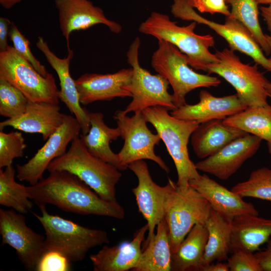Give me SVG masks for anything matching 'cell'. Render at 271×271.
Instances as JSON below:
<instances>
[{
    "label": "cell",
    "instance_id": "6da1fadb",
    "mask_svg": "<svg viewBox=\"0 0 271 271\" xmlns=\"http://www.w3.org/2000/svg\"><path fill=\"white\" fill-rule=\"evenodd\" d=\"M76 175L54 171L34 185L27 186L29 198L38 205L51 204L66 212L122 219L123 207L101 198Z\"/></svg>",
    "mask_w": 271,
    "mask_h": 271
},
{
    "label": "cell",
    "instance_id": "7a4b0ae2",
    "mask_svg": "<svg viewBox=\"0 0 271 271\" xmlns=\"http://www.w3.org/2000/svg\"><path fill=\"white\" fill-rule=\"evenodd\" d=\"M38 206L41 215L34 212L33 214L45 231L44 253L57 252L70 262H78L82 260L92 248L109 243L105 231L86 227L59 216L50 214L45 205Z\"/></svg>",
    "mask_w": 271,
    "mask_h": 271
},
{
    "label": "cell",
    "instance_id": "3957f363",
    "mask_svg": "<svg viewBox=\"0 0 271 271\" xmlns=\"http://www.w3.org/2000/svg\"><path fill=\"white\" fill-rule=\"evenodd\" d=\"M49 172L66 171L87 184L101 198L117 202L116 186L122 174L114 166L91 155L83 144L79 136L71 143L67 151L49 165Z\"/></svg>",
    "mask_w": 271,
    "mask_h": 271
},
{
    "label": "cell",
    "instance_id": "277c9868",
    "mask_svg": "<svg viewBox=\"0 0 271 271\" xmlns=\"http://www.w3.org/2000/svg\"><path fill=\"white\" fill-rule=\"evenodd\" d=\"M168 111L162 106H154L142 112L147 121L156 130L173 160L178 175L176 184L187 186L190 180L200 176L189 157L188 149L189 139L199 123L177 118Z\"/></svg>",
    "mask_w": 271,
    "mask_h": 271
},
{
    "label": "cell",
    "instance_id": "5b68a950",
    "mask_svg": "<svg viewBox=\"0 0 271 271\" xmlns=\"http://www.w3.org/2000/svg\"><path fill=\"white\" fill-rule=\"evenodd\" d=\"M196 24L193 21L187 26H180L168 15L153 12L140 25L139 31L171 43L187 56L189 66L198 70L201 65L217 62L218 58L209 51L215 44L213 37L195 33Z\"/></svg>",
    "mask_w": 271,
    "mask_h": 271
},
{
    "label": "cell",
    "instance_id": "8992f818",
    "mask_svg": "<svg viewBox=\"0 0 271 271\" xmlns=\"http://www.w3.org/2000/svg\"><path fill=\"white\" fill-rule=\"evenodd\" d=\"M165 186V218L173 253L195 225H205L212 208L207 200L190 185L180 186L169 179Z\"/></svg>",
    "mask_w": 271,
    "mask_h": 271
},
{
    "label": "cell",
    "instance_id": "52a82bcc",
    "mask_svg": "<svg viewBox=\"0 0 271 271\" xmlns=\"http://www.w3.org/2000/svg\"><path fill=\"white\" fill-rule=\"evenodd\" d=\"M218 61L201 65L198 70L215 73L223 78L235 89L241 102L248 106H266L270 95L269 81L259 71L257 64L242 63L234 51L225 48L215 53Z\"/></svg>",
    "mask_w": 271,
    "mask_h": 271
},
{
    "label": "cell",
    "instance_id": "ba28073f",
    "mask_svg": "<svg viewBox=\"0 0 271 271\" xmlns=\"http://www.w3.org/2000/svg\"><path fill=\"white\" fill-rule=\"evenodd\" d=\"M151 65L171 85L174 103L177 108L186 104L185 96L200 87H217L221 83L217 77L198 73L190 68L188 57L171 43L159 39Z\"/></svg>",
    "mask_w": 271,
    "mask_h": 271
},
{
    "label": "cell",
    "instance_id": "9c48e42d",
    "mask_svg": "<svg viewBox=\"0 0 271 271\" xmlns=\"http://www.w3.org/2000/svg\"><path fill=\"white\" fill-rule=\"evenodd\" d=\"M0 78L18 88L30 101L59 103L53 75L42 76L13 46L0 51Z\"/></svg>",
    "mask_w": 271,
    "mask_h": 271
},
{
    "label": "cell",
    "instance_id": "30bf717a",
    "mask_svg": "<svg viewBox=\"0 0 271 271\" xmlns=\"http://www.w3.org/2000/svg\"><path fill=\"white\" fill-rule=\"evenodd\" d=\"M141 41L137 37L127 51V62L133 69L130 83L127 87L132 99L122 110L124 114L143 111L154 106H162L170 111L177 109L172 94L168 92V81L161 75H153L141 67L139 62Z\"/></svg>",
    "mask_w": 271,
    "mask_h": 271
},
{
    "label": "cell",
    "instance_id": "8fae6325",
    "mask_svg": "<svg viewBox=\"0 0 271 271\" xmlns=\"http://www.w3.org/2000/svg\"><path fill=\"white\" fill-rule=\"evenodd\" d=\"M134 113L130 117L119 110L113 115L120 130V137L124 140V145L117 153L120 164L125 170L132 162L150 160L169 173V168L154 151L155 146L158 145L161 140L160 136L153 133L148 128V122L142 112Z\"/></svg>",
    "mask_w": 271,
    "mask_h": 271
},
{
    "label": "cell",
    "instance_id": "7c38bea8",
    "mask_svg": "<svg viewBox=\"0 0 271 271\" xmlns=\"http://www.w3.org/2000/svg\"><path fill=\"white\" fill-rule=\"evenodd\" d=\"M171 12L176 18L207 26L226 40L231 50L250 57L256 64L271 72V62L249 31L238 20L226 17L222 24L208 20L197 13L188 0H174Z\"/></svg>",
    "mask_w": 271,
    "mask_h": 271
},
{
    "label": "cell",
    "instance_id": "4fadbf2b",
    "mask_svg": "<svg viewBox=\"0 0 271 271\" xmlns=\"http://www.w3.org/2000/svg\"><path fill=\"white\" fill-rule=\"evenodd\" d=\"M16 211L0 209L2 244L9 245L15 249L27 269L36 270L44 253L45 237L28 227L25 216Z\"/></svg>",
    "mask_w": 271,
    "mask_h": 271
},
{
    "label": "cell",
    "instance_id": "5bb4252c",
    "mask_svg": "<svg viewBox=\"0 0 271 271\" xmlns=\"http://www.w3.org/2000/svg\"><path fill=\"white\" fill-rule=\"evenodd\" d=\"M81 130L80 124L76 117L65 114L62 124L34 156L23 165L17 164V178L30 185L37 184L43 178V174L50 163L66 152L68 144L79 136Z\"/></svg>",
    "mask_w": 271,
    "mask_h": 271
},
{
    "label": "cell",
    "instance_id": "9a60e30c",
    "mask_svg": "<svg viewBox=\"0 0 271 271\" xmlns=\"http://www.w3.org/2000/svg\"><path fill=\"white\" fill-rule=\"evenodd\" d=\"M128 168L138 178V185L131 191L135 196L139 211L146 220L148 226L144 245L154 237L157 225L165 218L166 188V186L158 185L153 181L144 160L132 162L128 165Z\"/></svg>",
    "mask_w": 271,
    "mask_h": 271
},
{
    "label": "cell",
    "instance_id": "2e32d148",
    "mask_svg": "<svg viewBox=\"0 0 271 271\" xmlns=\"http://www.w3.org/2000/svg\"><path fill=\"white\" fill-rule=\"evenodd\" d=\"M262 140L247 133L232 141L218 152L195 163L198 170L226 180L259 149Z\"/></svg>",
    "mask_w": 271,
    "mask_h": 271
},
{
    "label": "cell",
    "instance_id": "e0dca14e",
    "mask_svg": "<svg viewBox=\"0 0 271 271\" xmlns=\"http://www.w3.org/2000/svg\"><path fill=\"white\" fill-rule=\"evenodd\" d=\"M55 4L58 11L60 28L68 51L70 50V36L73 31L85 30L99 24L106 25L115 34L121 31L119 24L107 19L103 10L89 0H55Z\"/></svg>",
    "mask_w": 271,
    "mask_h": 271
},
{
    "label": "cell",
    "instance_id": "ac0fdd59",
    "mask_svg": "<svg viewBox=\"0 0 271 271\" xmlns=\"http://www.w3.org/2000/svg\"><path fill=\"white\" fill-rule=\"evenodd\" d=\"M133 74L132 67L111 74L86 73L75 80L81 104L110 101L116 97H131L127 87Z\"/></svg>",
    "mask_w": 271,
    "mask_h": 271
},
{
    "label": "cell",
    "instance_id": "d6986e66",
    "mask_svg": "<svg viewBox=\"0 0 271 271\" xmlns=\"http://www.w3.org/2000/svg\"><path fill=\"white\" fill-rule=\"evenodd\" d=\"M36 46L58 75L60 86L58 91L59 99L79 121L82 134H87L90 128L89 111L81 105L75 80L72 78L69 70L71 60L74 55L73 51L70 49L66 57L60 58L50 49L47 43L42 37L38 38Z\"/></svg>",
    "mask_w": 271,
    "mask_h": 271
},
{
    "label": "cell",
    "instance_id": "ffe728a7",
    "mask_svg": "<svg viewBox=\"0 0 271 271\" xmlns=\"http://www.w3.org/2000/svg\"><path fill=\"white\" fill-rule=\"evenodd\" d=\"M247 107L236 94L216 97L206 90L199 93V101L195 104H185L171 111L173 116L198 123L213 119H224Z\"/></svg>",
    "mask_w": 271,
    "mask_h": 271
},
{
    "label": "cell",
    "instance_id": "44dd1931",
    "mask_svg": "<svg viewBox=\"0 0 271 271\" xmlns=\"http://www.w3.org/2000/svg\"><path fill=\"white\" fill-rule=\"evenodd\" d=\"M64 116L59 104L29 101L23 113L1 122L0 129L10 126L25 132L38 133L47 141L62 124Z\"/></svg>",
    "mask_w": 271,
    "mask_h": 271
},
{
    "label": "cell",
    "instance_id": "7402d4cb",
    "mask_svg": "<svg viewBox=\"0 0 271 271\" xmlns=\"http://www.w3.org/2000/svg\"><path fill=\"white\" fill-rule=\"evenodd\" d=\"M189 185L198 191L209 202L211 208L229 220L239 215H258L251 203L210 178L206 174L189 181Z\"/></svg>",
    "mask_w": 271,
    "mask_h": 271
},
{
    "label": "cell",
    "instance_id": "603a6c76",
    "mask_svg": "<svg viewBox=\"0 0 271 271\" xmlns=\"http://www.w3.org/2000/svg\"><path fill=\"white\" fill-rule=\"evenodd\" d=\"M148 231L147 224L138 229L129 242L109 246L104 244L89 258L94 271L132 270L137 265L142 253V245Z\"/></svg>",
    "mask_w": 271,
    "mask_h": 271
},
{
    "label": "cell",
    "instance_id": "cb8c5ba5",
    "mask_svg": "<svg viewBox=\"0 0 271 271\" xmlns=\"http://www.w3.org/2000/svg\"><path fill=\"white\" fill-rule=\"evenodd\" d=\"M247 133L240 129L224 124L223 119H213L199 124L191 136V143L196 156L205 159Z\"/></svg>",
    "mask_w": 271,
    "mask_h": 271
},
{
    "label": "cell",
    "instance_id": "d4e9b609",
    "mask_svg": "<svg viewBox=\"0 0 271 271\" xmlns=\"http://www.w3.org/2000/svg\"><path fill=\"white\" fill-rule=\"evenodd\" d=\"M231 253L244 250L254 253L271 237V219L244 214L231 221Z\"/></svg>",
    "mask_w": 271,
    "mask_h": 271
},
{
    "label": "cell",
    "instance_id": "484cf974",
    "mask_svg": "<svg viewBox=\"0 0 271 271\" xmlns=\"http://www.w3.org/2000/svg\"><path fill=\"white\" fill-rule=\"evenodd\" d=\"M89 132L79 135L85 147L93 156L114 166L120 171L125 170L120 164L117 154L114 153L109 146L112 141L120 137L118 127L107 126L104 122L103 113L100 112H89Z\"/></svg>",
    "mask_w": 271,
    "mask_h": 271
},
{
    "label": "cell",
    "instance_id": "4316f807",
    "mask_svg": "<svg viewBox=\"0 0 271 271\" xmlns=\"http://www.w3.org/2000/svg\"><path fill=\"white\" fill-rule=\"evenodd\" d=\"M171 256L170 234L164 218L157 225L154 237L144 245L139 261L132 270L170 271Z\"/></svg>",
    "mask_w": 271,
    "mask_h": 271
},
{
    "label": "cell",
    "instance_id": "83f0119b",
    "mask_svg": "<svg viewBox=\"0 0 271 271\" xmlns=\"http://www.w3.org/2000/svg\"><path fill=\"white\" fill-rule=\"evenodd\" d=\"M208 237L204 224H197L172 253V271H201L205 248Z\"/></svg>",
    "mask_w": 271,
    "mask_h": 271
},
{
    "label": "cell",
    "instance_id": "f1b7e54d",
    "mask_svg": "<svg viewBox=\"0 0 271 271\" xmlns=\"http://www.w3.org/2000/svg\"><path fill=\"white\" fill-rule=\"evenodd\" d=\"M205 226L208 237L201 270L204 266L215 261L226 260L231 253V220L212 209Z\"/></svg>",
    "mask_w": 271,
    "mask_h": 271
},
{
    "label": "cell",
    "instance_id": "f546056e",
    "mask_svg": "<svg viewBox=\"0 0 271 271\" xmlns=\"http://www.w3.org/2000/svg\"><path fill=\"white\" fill-rule=\"evenodd\" d=\"M224 124L240 129L271 144V106H248L223 119Z\"/></svg>",
    "mask_w": 271,
    "mask_h": 271
},
{
    "label": "cell",
    "instance_id": "4dcf8cb0",
    "mask_svg": "<svg viewBox=\"0 0 271 271\" xmlns=\"http://www.w3.org/2000/svg\"><path fill=\"white\" fill-rule=\"evenodd\" d=\"M16 173L12 165L5 167V170L0 169V204L27 214L31 211L33 203L29 198L27 186L15 181Z\"/></svg>",
    "mask_w": 271,
    "mask_h": 271
},
{
    "label": "cell",
    "instance_id": "1f68e13d",
    "mask_svg": "<svg viewBox=\"0 0 271 271\" xmlns=\"http://www.w3.org/2000/svg\"><path fill=\"white\" fill-rule=\"evenodd\" d=\"M231 7L229 17L241 22L251 33L265 54L271 53L258 20V4L255 0H225Z\"/></svg>",
    "mask_w": 271,
    "mask_h": 271
},
{
    "label": "cell",
    "instance_id": "d6a6232c",
    "mask_svg": "<svg viewBox=\"0 0 271 271\" xmlns=\"http://www.w3.org/2000/svg\"><path fill=\"white\" fill-rule=\"evenodd\" d=\"M231 190L242 198L271 202V169L262 167L252 171L247 180L236 184Z\"/></svg>",
    "mask_w": 271,
    "mask_h": 271
},
{
    "label": "cell",
    "instance_id": "836d02e7",
    "mask_svg": "<svg viewBox=\"0 0 271 271\" xmlns=\"http://www.w3.org/2000/svg\"><path fill=\"white\" fill-rule=\"evenodd\" d=\"M29 100L18 88L0 78V115L16 117L26 110Z\"/></svg>",
    "mask_w": 271,
    "mask_h": 271
},
{
    "label": "cell",
    "instance_id": "e575fe53",
    "mask_svg": "<svg viewBox=\"0 0 271 271\" xmlns=\"http://www.w3.org/2000/svg\"><path fill=\"white\" fill-rule=\"evenodd\" d=\"M19 131L6 133L1 130L0 169L12 165L15 159L24 156L27 145Z\"/></svg>",
    "mask_w": 271,
    "mask_h": 271
},
{
    "label": "cell",
    "instance_id": "d590c367",
    "mask_svg": "<svg viewBox=\"0 0 271 271\" xmlns=\"http://www.w3.org/2000/svg\"><path fill=\"white\" fill-rule=\"evenodd\" d=\"M9 37L17 52L28 61L40 74L46 77L48 74L46 67L33 55L29 46L30 42L13 23L11 26Z\"/></svg>",
    "mask_w": 271,
    "mask_h": 271
},
{
    "label": "cell",
    "instance_id": "8d00e7d4",
    "mask_svg": "<svg viewBox=\"0 0 271 271\" xmlns=\"http://www.w3.org/2000/svg\"><path fill=\"white\" fill-rule=\"evenodd\" d=\"M231 253L227 259L229 271H263L254 253L241 250Z\"/></svg>",
    "mask_w": 271,
    "mask_h": 271
},
{
    "label": "cell",
    "instance_id": "74e56055",
    "mask_svg": "<svg viewBox=\"0 0 271 271\" xmlns=\"http://www.w3.org/2000/svg\"><path fill=\"white\" fill-rule=\"evenodd\" d=\"M70 270V261L61 254L49 251L42 256L37 271H67Z\"/></svg>",
    "mask_w": 271,
    "mask_h": 271
},
{
    "label": "cell",
    "instance_id": "f35d334b",
    "mask_svg": "<svg viewBox=\"0 0 271 271\" xmlns=\"http://www.w3.org/2000/svg\"><path fill=\"white\" fill-rule=\"evenodd\" d=\"M189 4L201 13H219L228 17L230 14L225 0H188Z\"/></svg>",
    "mask_w": 271,
    "mask_h": 271
},
{
    "label": "cell",
    "instance_id": "ab89813d",
    "mask_svg": "<svg viewBox=\"0 0 271 271\" xmlns=\"http://www.w3.org/2000/svg\"><path fill=\"white\" fill-rule=\"evenodd\" d=\"M254 254L263 271H271V237L266 242L265 249Z\"/></svg>",
    "mask_w": 271,
    "mask_h": 271
},
{
    "label": "cell",
    "instance_id": "60d3db41",
    "mask_svg": "<svg viewBox=\"0 0 271 271\" xmlns=\"http://www.w3.org/2000/svg\"><path fill=\"white\" fill-rule=\"evenodd\" d=\"M12 23L8 18H0V51H5L9 46L8 38Z\"/></svg>",
    "mask_w": 271,
    "mask_h": 271
},
{
    "label": "cell",
    "instance_id": "b9f144b4",
    "mask_svg": "<svg viewBox=\"0 0 271 271\" xmlns=\"http://www.w3.org/2000/svg\"><path fill=\"white\" fill-rule=\"evenodd\" d=\"M201 271H229V267L226 263L222 261H216L203 267Z\"/></svg>",
    "mask_w": 271,
    "mask_h": 271
},
{
    "label": "cell",
    "instance_id": "7bdbcfd3",
    "mask_svg": "<svg viewBox=\"0 0 271 271\" xmlns=\"http://www.w3.org/2000/svg\"><path fill=\"white\" fill-rule=\"evenodd\" d=\"M261 15L265 22L267 30L271 37V4L268 6H261L260 8Z\"/></svg>",
    "mask_w": 271,
    "mask_h": 271
},
{
    "label": "cell",
    "instance_id": "ee69618b",
    "mask_svg": "<svg viewBox=\"0 0 271 271\" xmlns=\"http://www.w3.org/2000/svg\"><path fill=\"white\" fill-rule=\"evenodd\" d=\"M23 0H0V4L5 9L9 10Z\"/></svg>",
    "mask_w": 271,
    "mask_h": 271
},
{
    "label": "cell",
    "instance_id": "f6af8a7d",
    "mask_svg": "<svg viewBox=\"0 0 271 271\" xmlns=\"http://www.w3.org/2000/svg\"><path fill=\"white\" fill-rule=\"evenodd\" d=\"M258 4H271V0H255Z\"/></svg>",
    "mask_w": 271,
    "mask_h": 271
},
{
    "label": "cell",
    "instance_id": "bcb514c9",
    "mask_svg": "<svg viewBox=\"0 0 271 271\" xmlns=\"http://www.w3.org/2000/svg\"><path fill=\"white\" fill-rule=\"evenodd\" d=\"M265 38H266V41L271 49V37L269 35L265 34ZM268 59L271 62V56Z\"/></svg>",
    "mask_w": 271,
    "mask_h": 271
},
{
    "label": "cell",
    "instance_id": "7dc6e473",
    "mask_svg": "<svg viewBox=\"0 0 271 271\" xmlns=\"http://www.w3.org/2000/svg\"><path fill=\"white\" fill-rule=\"evenodd\" d=\"M266 88L270 95V97H271V82H269L267 83Z\"/></svg>",
    "mask_w": 271,
    "mask_h": 271
},
{
    "label": "cell",
    "instance_id": "c3c4849f",
    "mask_svg": "<svg viewBox=\"0 0 271 271\" xmlns=\"http://www.w3.org/2000/svg\"><path fill=\"white\" fill-rule=\"evenodd\" d=\"M267 148L268 153L271 155V144L267 143Z\"/></svg>",
    "mask_w": 271,
    "mask_h": 271
}]
</instances>
